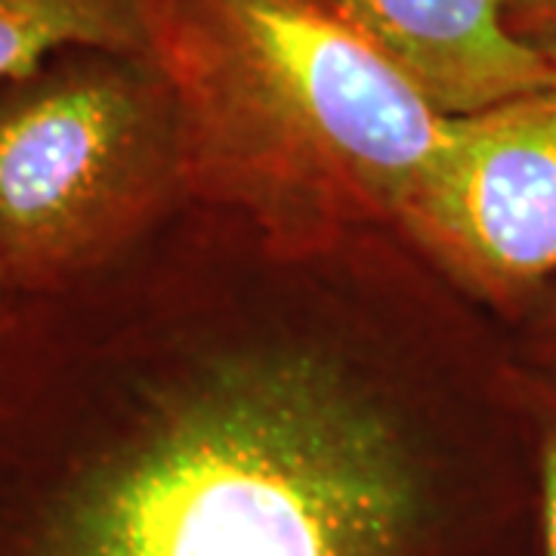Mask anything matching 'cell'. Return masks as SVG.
<instances>
[{"label": "cell", "instance_id": "1", "mask_svg": "<svg viewBox=\"0 0 556 556\" xmlns=\"http://www.w3.org/2000/svg\"><path fill=\"white\" fill-rule=\"evenodd\" d=\"M0 556H535L532 464L519 420L445 445L316 350L174 368L16 300Z\"/></svg>", "mask_w": 556, "mask_h": 556}, {"label": "cell", "instance_id": "2", "mask_svg": "<svg viewBox=\"0 0 556 556\" xmlns=\"http://www.w3.org/2000/svg\"><path fill=\"white\" fill-rule=\"evenodd\" d=\"M146 28L189 199L285 260L396 226L448 115L334 0H146Z\"/></svg>", "mask_w": 556, "mask_h": 556}, {"label": "cell", "instance_id": "3", "mask_svg": "<svg viewBox=\"0 0 556 556\" xmlns=\"http://www.w3.org/2000/svg\"><path fill=\"white\" fill-rule=\"evenodd\" d=\"M186 195L152 56L65 50L0 84V288L60 298L121 269Z\"/></svg>", "mask_w": 556, "mask_h": 556}, {"label": "cell", "instance_id": "4", "mask_svg": "<svg viewBox=\"0 0 556 556\" xmlns=\"http://www.w3.org/2000/svg\"><path fill=\"white\" fill-rule=\"evenodd\" d=\"M396 226L495 313L535 316L556 294V80L448 115Z\"/></svg>", "mask_w": 556, "mask_h": 556}, {"label": "cell", "instance_id": "5", "mask_svg": "<svg viewBox=\"0 0 556 556\" xmlns=\"http://www.w3.org/2000/svg\"><path fill=\"white\" fill-rule=\"evenodd\" d=\"M417 80L445 115L554 84L556 72L514 38L504 0H334Z\"/></svg>", "mask_w": 556, "mask_h": 556}, {"label": "cell", "instance_id": "6", "mask_svg": "<svg viewBox=\"0 0 556 556\" xmlns=\"http://www.w3.org/2000/svg\"><path fill=\"white\" fill-rule=\"evenodd\" d=\"M65 50L149 56L146 0H0V84Z\"/></svg>", "mask_w": 556, "mask_h": 556}, {"label": "cell", "instance_id": "7", "mask_svg": "<svg viewBox=\"0 0 556 556\" xmlns=\"http://www.w3.org/2000/svg\"><path fill=\"white\" fill-rule=\"evenodd\" d=\"M497 387L517 412L535 492V556H556V371L532 358L497 368Z\"/></svg>", "mask_w": 556, "mask_h": 556}, {"label": "cell", "instance_id": "8", "mask_svg": "<svg viewBox=\"0 0 556 556\" xmlns=\"http://www.w3.org/2000/svg\"><path fill=\"white\" fill-rule=\"evenodd\" d=\"M504 22L519 43L556 72V0H504Z\"/></svg>", "mask_w": 556, "mask_h": 556}, {"label": "cell", "instance_id": "9", "mask_svg": "<svg viewBox=\"0 0 556 556\" xmlns=\"http://www.w3.org/2000/svg\"><path fill=\"white\" fill-rule=\"evenodd\" d=\"M529 325H532V350H529V358L556 371V294L538 309L535 316L529 318Z\"/></svg>", "mask_w": 556, "mask_h": 556}, {"label": "cell", "instance_id": "10", "mask_svg": "<svg viewBox=\"0 0 556 556\" xmlns=\"http://www.w3.org/2000/svg\"><path fill=\"white\" fill-rule=\"evenodd\" d=\"M13 306H16V298H10L0 288V365H3V346H7V334H10V321H13Z\"/></svg>", "mask_w": 556, "mask_h": 556}]
</instances>
